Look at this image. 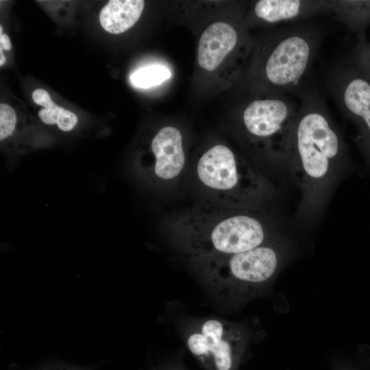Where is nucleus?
Segmentation results:
<instances>
[{
  "label": "nucleus",
  "instance_id": "obj_2",
  "mask_svg": "<svg viewBox=\"0 0 370 370\" xmlns=\"http://www.w3.org/2000/svg\"><path fill=\"white\" fill-rule=\"evenodd\" d=\"M175 246L195 261L247 251L273 240L271 224L259 210L203 203L170 223Z\"/></svg>",
  "mask_w": 370,
  "mask_h": 370
},
{
  "label": "nucleus",
  "instance_id": "obj_16",
  "mask_svg": "<svg viewBox=\"0 0 370 370\" xmlns=\"http://www.w3.org/2000/svg\"><path fill=\"white\" fill-rule=\"evenodd\" d=\"M347 61L370 81V42H357L352 49Z\"/></svg>",
  "mask_w": 370,
  "mask_h": 370
},
{
  "label": "nucleus",
  "instance_id": "obj_5",
  "mask_svg": "<svg viewBox=\"0 0 370 370\" xmlns=\"http://www.w3.org/2000/svg\"><path fill=\"white\" fill-rule=\"evenodd\" d=\"M284 251L273 239L247 251L195 262L204 279L218 295L243 301L268 284L281 266Z\"/></svg>",
  "mask_w": 370,
  "mask_h": 370
},
{
  "label": "nucleus",
  "instance_id": "obj_21",
  "mask_svg": "<svg viewBox=\"0 0 370 370\" xmlns=\"http://www.w3.org/2000/svg\"><path fill=\"white\" fill-rule=\"evenodd\" d=\"M345 370H347V369H345Z\"/></svg>",
  "mask_w": 370,
  "mask_h": 370
},
{
  "label": "nucleus",
  "instance_id": "obj_9",
  "mask_svg": "<svg viewBox=\"0 0 370 370\" xmlns=\"http://www.w3.org/2000/svg\"><path fill=\"white\" fill-rule=\"evenodd\" d=\"M182 141V134L177 128H161L151 140L152 155L142 162L141 171L157 183L168 184L177 179L186 163Z\"/></svg>",
  "mask_w": 370,
  "mask_h": 370
},
{
  "label": "nucleus",
  "instance_id": "obj_19",
  "mask_svg": "<svg viewBox=\"0 0 370 370\" xmlns=\"http://www.w3.org/2000/svg\"><path fill=\"white\" fill-rule=\"evenodd\" d=\"M162 370H185L184 368L178 363H170L164 367Z\"/></svg>",
  "mask_w": 370,
  "mask_h": 370
},
{
  "label": "nucleus",
  "instance_id": "obj_15",
  "mask_svg": "<svg viewBox=\"0 0 370 370\" xmlns=\"http://www.w3.org/2000/svg\"><path fill=\"white\" fill-rule=\"evenodd\" d=\"M171 76V71L167 67L153 64L136 70L131 74L130 80L136 87L148 88L162 84Z\"/></svg>",
  "mask_w": 370,
  "mask_h": 370
},
{
  "label": "nucleus",
  "instance_id": "obj_10",
  "mask_svg": "<svg viewBox=\"0 0 370 370\" xmlns=\"http://www.w3.org/2000/svg\"><path fill=\"white\" fill-rule=\"evenodd\" d=\"M256 19L267 24L291 23L332 13V0H260L253 9Z\"/></svg>",
  "mask_w": 370,
  "mask_h": 370
},
{
  "label": "nucleus",
  "instance_id": "obj_17",
  "mask_svg": "<svg viewBox=\"0 0 370 370\" xmlns=\"http://www.w3.org/2000/svg\"><path fill=\"white\" fill-rule=\"evenodd\" d=\"M16 115L14 109L6 103L0 104V140L11 136L16 124Z\"/></svg>",
  "mask_w": 370,
  "mask_h": 370
},
{
  "label": "nucleus",
  "instance_id": "obj_14",
  "mask_svg": "<svg viewBox=\"0 0 370 370\" xmlns=\"http://www.w3.org/2000/svg\"><path fill=\"white\" fill-rule=\"evenodd\" d=\"M33 101L43 107L38 116L45 124H56L64 132L72 130L77 123V117L72 112L57 106L49 93L43 89H36L32 94Z\"/></svg>",
  "mask_w": 370,
  "mask_h": 370
},
{
  "label": "nucleus",
  "instance_id": "obj_6",
  "mask_svg": "<svg viewBox=\"0 0 370 370\" xmlns=\"http://www.w3.org/2000/svg\"><path fill=\"white\" fill-rule=\"evenodd\" d=\"M292 96L270 93L250 101L242 112L244 136L258 160L285 169L288 140L297 112Z\"/></svg>",
  "mask_w": 370,
  "mask_h": 370
},
{
  "label": "nucleus",
  "instance_id": "obj_4",
  "mask_svg": "<svg viewBox=\"0 0 370 370\" xmlns=\"http://www.w3.org/2000/svg\"><path fill=\"white\" fill-rule=\"evenodd\" d=\"M196 175L217 204L260 210L273 196V188L258 167L229 147L217 145L199 159Z\"/></svg>",
  "mask_w": 370,
  "mask_h": 370
},
{
  "label": "nucleus",
  "instance_id": "obj_13",
  "mask_svg": "<svg viewBox=\"0 0 370 370\" xmlns=\"http://www.w3.org/2000/svg\"><path fill=\"white\" fill-rule=\"evenodd\" d=\"M336 18L354 34L358 42L367 41L370 26V0H332Z\"/></svg>",
  "mask_w": 370,
  "mask_h": 370
},
{
  "label": "nucleus",
  "instance_id": "obj_12",
  "mask_svg": "<svg viewBox=\"0 0 370 370\" xmlns=\"http://www.w3.org/2000/svg\"><path fill=\"white\" fill-rule=\"evenodd\" d=\"M144 5L142 0H110L100 12L101 25L110 34L123 33L137 22Z\"/></svg>",
  "mask_w": 370,
  "mask_h": 370
},
{
  "label": "nucleus",
  "instance_id": "obj_1",
  "mask_svg": "<svg viewBox=\"0 0 370 370\" xmlns=\"http://www.w3.org/2000/svg\"><path fill=\"white\" fill-rule=\"evenodd\" d=\"M299 99L285 169L301 190L298 214L306 219L323 208L347 164V151L319 92L309 86Z\"/></svg>",
  "mask_w": 370,
  "mask_h": 370
},
{
  "label": "nucleus",
  "instance_id": "obj_8",
  "mask_svg": "<svg viewBox=\"0 0 370 370\" xmlns=\"http://www.w3.org/2000/svg\"><path fill=\"white\" fill-rule=\"evenodd\" d=\"M325 87L341 112L355 127V141L370 166V81L346 59L330 69Z\"/></svg>",
  "mask_w": 370,
  "mask_h": 370
},
{
  "label": "nucleus",
  "instance_id": "obj_11",
  "mask_svg": "<svg viewBox=\"0 0 370 370\" xmlns=\"http://www.w3.org/2000/svg\"><path fill=\"white\" fill-rule=\"evenodd\" d=\"M238 36L237 31L228 23L217 22L208 26L199 39V66L209 71L216 69L236 47Z\"/></svg>",
  "mask_w": 370,
  "mask_h": 370
},
{
  "label": "nucleus",
  "instance_id": "obj_7",
  "mask_svg": "<svg viewBox=\"0 0 370 370\" xmlns=\"http://www.w3.org/2000/svg\"><path fill=\"white\" fill-rule=\"evenodd\" d=\"M184 334L188 349L206 370H238L249 341L243 325L214 317L191 321Z\"/></svg>",
  "mask_w": 370,
  "mask_h": 370
},
{
  "label": "nucleus",
  "instance_id": "obj_18",
  "mask_svg": "<svg viewBox=\"0 0 370 370\" xmlns=\"http://www.w3.org/2000/svg\"><path fill=\"white\" fill-rule=\"evenodd\" d=\"M12 45L8 35L0 34V51L10 50Z\"/></svg>",
  "mask_w": 370,
  "mask_h": 370
},
{
  "label": "nucleus",
  "instance_id": "obj_3",
  "mask_svg": "<svg viewBox=\"0 0 370 370\" xmlns=\"http://www.w3.org/2000/svg\"><path fill=\"white\" fill-rule=\"evenodd\" d=\"M323 29L307 20L287 23L271 36L260 56V75L270 93L298 98L324 38Z\"/></svg>",
  "mask_w": 370,
  "mask_h": 370
},
{
  "label": "nucleus",
  "instance_id": "obj_20",
  "mask_svg": "<svg viewBox=\"0 0 370 370\" xmlns=\"http://www.w3.org/2000/svg\"><path fill=\"white\" fill-rule=\"evenodd\" d=\"M5 62V58L3 54L2 51H0V66H2Z\"/></svg>",
  "mask_w": 370,
  "mask_h": 370
}]
</instances>
